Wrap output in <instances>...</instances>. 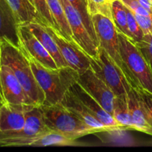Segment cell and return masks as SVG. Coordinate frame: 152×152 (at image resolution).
<instances>
[{
  "label": "cell",
  "mask_w": 152,
  "mask_h": 152,
  "mask_svg": "<svg viewBox=\"0 0 152 152\" xmlns=\"http://www.w3.org/2000/svg\"><path fill=\"white\" fill-rule=\"evenodd\" d=\"M1 65L10 67L34 105L40 106L45 100L44 92L37 83L31 64L21 48L6 39L0 40Z\"/></svg>",
  "instance_id": "obj_1"
},
{
  "label": "cell",
  "mask_w": 152,
  "mask_h": 152,
  "mask_svg": "<svg viewBox=\"0 0 152 152\" xmlns=\"http://www.w3.org/2000/svg\"><path fill=\"white\" fill-rule=\"evenodd\" d=\"M27 57L36 80L44 92L45 105L61 103L67 91L77 81L80 74L69 66L56 69L48 68L34 59Z\"/></svg>",
  "instance_id": "obj_2"
},
{
  "label": "cell",
  "mask_w": 152,
  "mask_h": 152,
  "mask_svg": "<svg viewBox=\"0 0 152 152\" xmlns=\"http://www.w3.org/2000/svg\"><path fill=\"white\" fill-rule=\"evenodd\" d=\"M45 122L50 130L62 134L73 140L83 136L96 134L75 114L65 108L62 103L40 105Z\"/></svg>",
  "instance_id": "obj_3"
},
{
  "label": "cell",
  "mask_w": 152,
  "mask_h": 152,
  "mask_svg": "<svg viewBox=\"0 0 152 152\" xmlns=\"http://www.w3.org/2000/svg\"><path fill=\"white\" fill-rule=\"evenodd\" d=\"M91 19L97 37L99 47L102 48L108 53L123 73L131 86L134 88H139L136 80L128 69L120 54L118 31L113 21L102 14L93 15Z\"/></svg>",
  "instance_id": "obj_4"
},
{
  "label": "cell",
  "mask_w": 152,
  "mask_h": 152,
  "mask_svg": "<svg viewBox=\"0 0 152 152\" xmlns=\"http://www.w3.org/2000/svg\"><path fill=\"white\" fill-rule=\"evenodd\" d=\"M120 51L128 69L140 88L152 93V71L132 39L118 32Z\"/></svg>",
  "instance_id": "obj_5"
},
{
  "label": "cell",
  "mask_w": 152,
  "mask_h": 152,
  "mask_svg": "<svg viewBox=\"0 0 152 152\" xmlns=\"http://www.w3.org/2000/svg\"><path fill=\"white\" fill-rule=\"evenodd\" d=\"M91 68L109 86L116 96L127 94L132 88L126 77L108 53L99 47L95 56H89Z\"/></svg>",
  "instance_id": "obj_6"
},
{
  "label": "cell",
  "mask_w": 152,
  "mask_h": 152,
  "mask_svg": "<svg viewBox=\"0 0 152 152\" xmlns=\"http://www.w3.org/2000/svg\"><path fill=\"white\" fill-rule=\"evenodd\" d=\"M45 28L56 42L62 57L68 66L74 68L79 74L90 68L89 56L75 41L66 39L53 27L45 25Z\"/></svg>",
  "instance_id": "obj_7"
},
{
  "label": "cell",
  "mask_w": 152,
  "mask_h": 152,
  "mask_svg": "<svg viewBox=\"0 0 152 152\" xmlns=\"http://www.w3.org/2000/svg\"><path fill=\"white\" fill-rule=\"evenodd\" d=\"M77 83L91 95L102 108L113 115L116 95L109 86L91 68L79 74Z\"/></svg>",
  "instance_id": "obj_8"
},
{
  "label": "cell",
  "mask_w": 152,
  "mask_h": 152,
  "mask_svg": "<svg viewBox=\"0 0 152 152\" xmlns=\"http://www.w3.org/2000/svg\"><path fill=\"white\" fill-rule=\"evenodd\" d=\"M18 37L19 48L27 56L48 68H59L45 48L24 24H19L18 26Z\"/></svg>",
  "instance_id": "obj_9"
},
{
  "label": "cell",
  "mask_w": 152,
  "mask_h": 152,
  "mask_svg": "<svg viewBox=\"0 0 152 152\" xmlns=\"http://www.w3.org/2000/svg\"><path fill=\"white\" fill-rule=\"evenodd\" d=\"M59 1L65 9L74 40L89 56H95L97 54L99 47L88 31L80 15L69 1L67 0Z\"/></svg>",
  "instance_id": "obj_10"
},
{
  "label": "cell",
  "mask_w": 152,
  "mask_h": 152,
  "mask_svg": "<svg viewBox=\"0 0 152 152\" xmlns=\"http://www.w3.org/2000/svg\"><path fill=\"white\" fill-rule=\"evenodd\" d=\"M0 94L4 102L34 105L13 71L5 65L0 67Z\"/></svg>",
  "instance_id": "obj_11"
},
{
  "label": "cell",
  "mask_w": 152,
  "mask_h": 152,
  "mask_svg": "<svg viewBox=\"0 0 152 152\" xmlns=\"http://www.w3.org/2000/svg\"><path fill=\"white\" fill-rule=\"evenodd\" d=\"M69 90L77 96L86 106L88 108L91 114L97 118L105 126L109 128L111 132L113 131H123L124 128L117 123L112 114L105 111L102 105L91 96L89 94L77 81L74 83Z\"/></svg>",
  "instance_id": "obj_12"
},
{
  "label": "cell",
  "mask_w": 152,
  "mask_h": 152,
  "mask_svg": "<svg viewBox=\"0 0 152 152\" xmlns=\"http://www.w3.org/2000/svg\"><path fill=\"white\" fill-rule=\"evenodd\" d=\"M61 103L80 120L96 132H111V129L94 117L87 106L68 89Z\"/></svg>",
  "instance_id": "obj_13"
},
{
  "label": "cell",
  "mask_w": 152,
  "mask_h": 152,
  "mask_svg": "<svg viewBox=\"0 0 152 152\" xmlns=\"http://www.w3.org/2000/svg\"><path fill=\"white\" fill-rule=\"evenodd\" d=\"M30 105L3 102L0 105V130L18 131L23 129L25 114Z\"/></svg>",
  "instance_id": "obj_14"
},
{
  "label": "cell",
  "mask_w": 152,
  "mask_h": 152,
  "mask_svg": "<svg viewBox=\"0 0 152 152\" xmlns=\"http://www.w3.org/2000/svg\"><path fill=\"white\" fill-rule=\"evenodd\" d=\"M19 22L7 0H0V40L6 39L19 47Z\"/></svg>",
  "instance_id": "obj_15"
},
{
  "label": "cell",
  "mask_w": 152,
  "mask_h": 152,
  "mask_svg": "<svg viewBox=\"0 0 152 152\" xmlns=\"http://www.w3.org/2000/svg\"><path fill=\"white\" fill-rule=\"evenodd\" d=\"M127 101L135 131L152 136V126L134 88L132 87L127 92Z\"/></svg>",
  "instance_id": "obj_16"
},
{
  "label": "cell",
  "mask_w": 152,
  "mask_h": 152,
  "mask_svg": "<svg viewBox=\"0 0 152 152\" xmlns=\"http://www.w3.org/2000/svg\"><path fill=\"white\" fill-rule=\"evenodd\" d=\"M24 25L29 28L30 31L37 37L42 45L45 48L46 50L55 61L58 68L68 66L64 58L62 57L56 42L46 29L45 25L39 22H28Z\"/></svg>",
  "instance_id": "obj_17"
},
{
  "label": "cell",
  "mask_w": 152,
  "mask_h": 152,
  "mask_svg": "<svg viewBox=\"0 0 152 152\" xmlns=\"http://www.w3.org/2000/svg\"><path fill=\"white\" fill-rule=\"evenodd\" d=\"M7 1L14 12L19 24L28 22L43 24L35 7L30 0H7Z\"/></svg>",
  "instance_id": "obj_18"
},
{
  "label": "cell",
  "mask_w": 152,
  "mask_h": 152,
  "mask_svg": "<svg viewBox=\"0 0 152 152\" xmlns=\"http://www.w3.org/2000/svg\"><path fill=\"white\" fill-rule=\"evenodd\" d=\"M113 117L125 130L135 131L127 101V94L116 96L114 102Z\"/></svg>",
  "instance_id": "obj_19"
},
{
  "label": "cell",
  "mask_w": 152,
  "mask_h": 152,
  "mask_svg": "<svg viewBox=\"0 0 152 152\" xmlns=\"http://www.w3.org/2000/svg\"><path fill=\"white\" fill-rule=\"evenodd\" d=\"M47 2L60 34L68 39L74 40L72 31L61 1L59 0H47Z\"/></svg>",
  "instance_id": "obj_20"
},
{
  "label": "cell",
  "mask_w": 152,
  "mask_h": 152,
  "mask_svg": "<svg viewBox=\"0 0 152 152\" xmlns=\"http://www.w3.org/2000/svg\"><path fill=\"white\" fill-rule=\"evenodd\" d=\"M81 145V143L77 142V140L70 139V138L64 136L62 134L50 131V132H47L40 136L39 138L34 142L33 146L44 147L50 146V145H61V146L68 145V146H71V145Z\"/></svg>",
  "instance_id": "obj_21"
},
{
  "label": "cell",
  "mask_w": 152,
  "mask_h": 152,
  "mask_svg": "<svg viewBox=\"0 0 152 152\" xmlns=\"http://www.w3.org/2000/svg\"><path fill=\"white\" fill-rule=\"evenodd\" d=\"M111 13H112L111 20L114 22L117 31L132 39L128 28L126 7L120 0H114L112 1Z\"/></svg>",
  "instance_id": "obj_22"
},
{
  "label": "cell",
  "mask_w": 152,
  "mask_h": 152,
  "mask_svg": "<svg viewBox=\"0 0 152 152\" xmlns=\"http://www.w3.org/2000/svg\"><path fill=\"white\" fill-rule=\"evenodd\" d=\"M71 3L74 9L77 10L78 14L80 15V18L83 20V24L85 25L86 28H87L88 31L89 32L90 35L94 39L96 43L99 47L97 37L96 35L94 27L93 22H92L91 16L90 15L88 10V0H67Z\"/></svg>",
  "instance_id": "obj_23"
},
{
  "label": "cell",
  "mask_w": 152,
  "mask_h": 152,
  "mask_svg": "<svg viewBox=\"0 0 152 152\" xmlns=\"http://www.w3.org/2000/svg\"><path fill=\"white\" fill-rule=\"evenodd\" d=\"M114 0H88V10L91 16L102 14L112 19L111 7Z\"/></svg>",
  "instance_id": "obj_24"
},
{
  "label": "cell",
  "mask_w": 152,
  "mask_h": 152,
  "mask_svg": "<svg viewBox=\"0 0 152 152\" xmlns=\"http://www.w3.org/2000/svg\"><path fill=\"white\" fill-rule=\"evenodd\" d=\"M32 2L35 7L39 16L42 20L43 24L46 26L53 27L59 31L56 24L52 16L51 13L49 9L47 0H32Z\"/></svg>",
  "instance_id": "obj_25"
},
{
  "label": "cell",
  "mask_w": 152,
  "mask_h": 152,
  "mask_svg": "<svg viewBox=\"0 0 152 152\" xmlns=\"http://www.w3.org/2000/svg\"><path fill=\"white\" fill-rule=\"evenodd\" d=\"M126 13H127V25L129 31L132 36V39L134 41V42H138L142 39L144 34L137 21L134 13L128 7H126Z\"/></svg>",
  "instance_id": "obj_26"
},
{
  "label": "cell",
  "mask_w": 152,
  "mask_h": 152,
  "mask_svg": "<svg viewBox=\"0 0 152 152\" xmlns=\"http://www.w3.org/2000/svg\"><path fill=\"white\" fill-rule=\"evenodd\" d=\"M135 43L140 50L152 71V31L146 35H144L141 41Z\"/></svg>",
  "instance_id": "obj_27"
},
{
  "label": "cell",
  "mask_w": 152,
  "mask_h": 152,
  "mask_svg": "<svg viewBox=\"0 0 152 152\" xmlns=\"http://www.w3.org/2000/svg\"><path fill=\"white\" fill-rule=\"evenodd\" d=\"M142 106L148 116V120L152 126V93L140 88H136Z\"/></svg>",
  "instance_id": "obj_28"
},
{
  "label": "cell",
  "mask_w": 152,
  "mask_h": 152,
  "mask_svg": "<svg viewBox=\"0 0 152 152\" xmlns=\"http://www.w3.org/2000/svg\"><path fill=\"white\" fill-rule=\"evenodd\" d=\"M123 4L128 7L129 9L132 10L134 13L143 16H149L152 15L148 10L144 8L142 5L139 3L137 0H120Z\"/></svg>",
  "instance_id": "obj_29"
},
{
  "label": "cell",
  "mask_w": 152,
  "mask_h": 152,
  "mask_svg": "<svg viewBox=\"0 0 152 152\" xmlns=\"http://www.w3.org/2000/svg\"><path fill=\"white\" fill-rule=\"evenodd\" d=\"M134 15L144 35L151 33L152 31V15L143 16L137 13H134Z\"/></svg>",
  "instance_id": "obj_30"
},
{
  "label": "cell",
  "mask_w": 152,
  "mask_h": 152,
  "mask_svg": "<svg viewBox=\"0 0 152 152\" xmlns=\"http://www.w3.org/2000/svg\"><path fill=\"white\" fill-rule=\"evenodd\" d=\"M140 4L152 13V0H137Z\"/></svg>",
  "instance_id": "obj_31"
},
{
  "label": "cell",
  "mask_w": 152,
  "mask_h": 152,
  "mask_svg": "<svg viewBox=\"0 0 152 152\" xmlns=\"http://www.w3.org/2000/svg\"><path fill=\"white\" fill-rule=\"evenodd\" d=\"M3 99H2V98H1V94H0V105H1V104L3 103Z\"/></svg>",
  "instance_id": "obj_32"
},
{
  "label": "cell",
  "mask_w": 152,
  "mask_h": 152,
  "mask_svg": "<svg viewBox=\"0 0 152 152\" xmlns=\"http://www.w3.org/2000/svg\"><path fill=\"white\" fill-rule=\"evenodd\" d=\"M0 67H1V52H0Z\"/></svg>",
  "instance_id": "obj_33"
},
{
  "label": "cell",
  "mask_w": 152,
  "mask_h": 152,
  "mask_svg": "<svg viewBox=\"0 0 152 152\" xmlns=\"http://www.w3.org/2000/svg\"><path fill=\"white\" fill-rule=\"evenodd\" d=\"M30 1H31V2H32V0H30ZM32 4H33V2H32Z\"/></svg>",
  "instance_id": "obj_34"
}]
</instances>
